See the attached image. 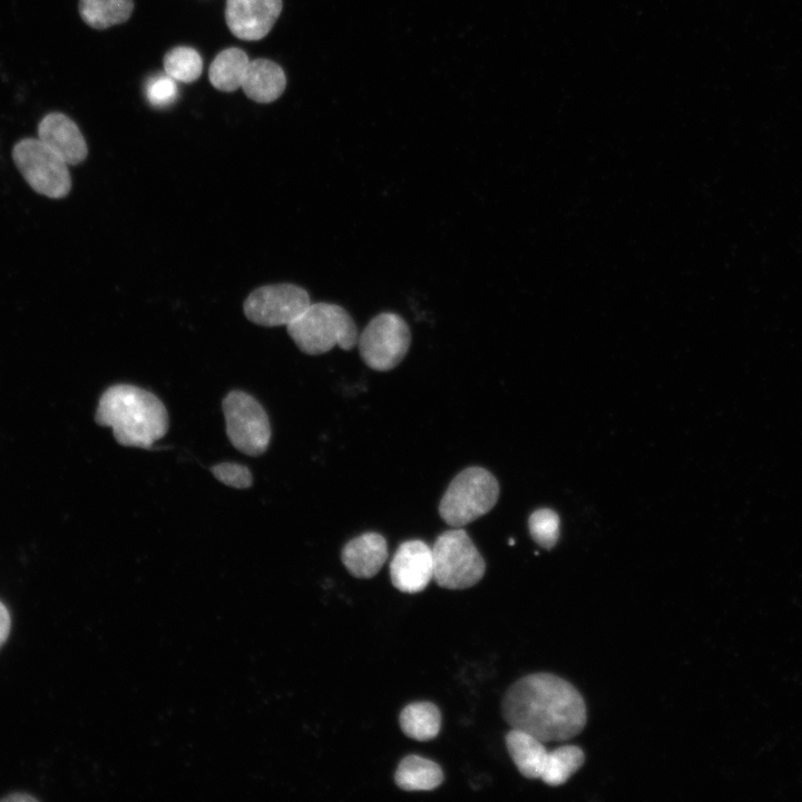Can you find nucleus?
I'll return each mask as SVG.
<instances>
[{"label": "nucleus", "mask_w": 802, "mask_h": 802, "mask_svg": "<svg viewBox=\"0 0 802 802\" xmlns=\"http://www.w3.org/2000/svg\"><path fill=\"white\" fill-rule=\"evenodd\" d=\"M502 715L511 728L541 742L566 741L585 727L586 704L577 688L550 673H535L514 683L502 700Z\"/></svg>", "instance_id": "f257e3e1"}, {"label": "nucleus", "mask_w": 802, "mask_h": 802, "mask_svg": "<svg viewBox=\"0 0 802 802\" xmlns=\"http://www.w3.org/2000/svg\"><path fill=\"white\" fill-rule=\"evenodd\" d=\"M95 419L99 426L111 428L115 440L125 447L150 449L168 429L164 403L131 384L109 387L99 399Z\"/></svg>", "instance_id": "f03ea898"}, {"label": "nucleus", "mask_w": 802, "mask_h": 802, "mask_svg": "<svg viewBox=\"0 0 802 802\" xmlns=\"http://www.w3.org/2000/svg\"><path fill=\"white\" fill-rule=\"evenodd\" d=\"M286 329L297 348L310 355L325 353L334 346L352 350L359 339L349 312L340 305L324 302L311 303Z\"/></svg>", "instance_id": "7ed1b4c3"}, {"label": "nucleus", "mask_w": 802, "mask_h": 802, "mask_svg": "<svg viewBox=\"0 0 802 802\" xmlns=\"http://www.w3.org/2000/svg\"><path fill=\"white\" fill-rule=\"evenodd\" d=\"M499 497L495 476L481 467H469L459 472L447 488L439 514L454 528L466 526L489 512Z\"/></svg>", "instance_id": "20e7f679"}, {"label": "nucleus", "mask_w": 802, "mask_h": 802, "mask_svg": "<svg viewBox=\"0 0 802 802\" xmlns=\"http://www.w3.org/2000/svg\"><path fill=\"white\" fill-rule=\"evenodd\" d=\"M433 579L447 589H466L483 577L486 564L477 547L460 528L442 532L432 547Z\"/></svg>", "instance_id": "39448f33"}, {"label": "nucleus", "mask_w": 802, "mask_h": 802, "mask_svg": "<svg viewBox=\"0 0 802 802\" xmlns=\"http://www.w3.org/2000/svg\"><path fill=\"white\" fill-rule=\"evenodd\" d=\"M11 155L17 169L36 193L53 199L69 194V165L38 137L18 140Z\"/></svg>", "instance_id": "423d86ee"}, {"label": "nucleus", "mask_w": 802, "mask_h": 802, "mask_svg": "<svg viewBox=\"0 0 802 802\" xmlns=\"http://www.w3.org/2000/svg\"><path fill=\"white\" fill-rule=\"evenodd\" d=\"M226 433L234 448L247 456L264 453L271 440L268 417L251 394L234 390L222 402Z\"/></svg>", "instance_id": "0eeeda50"}, {"label": "nucleus", "mask_w": 802, "mask_h": 802, "mask_svg": "<svg viewBox=\"0 0 802 802\" xmlns=\"http://www.w3.org/2000/svg\"><path fill=\"white\" fill-rule=\"evenodd\" d=\"M410 343L409 325L399 314L392 312L374 316L358 339L363 362L376 371L395 368L405 356Z\"/></svg>", "instance_id": "6e6552de"}, {"label": "nucleus", "mask_w": 802, "mask_h": 802, "mask_svg": "<svg viewBox=\"0 0 802 802\" xmlns=\"http://www.w3.org/2000/svg\"><path fill=\"white\" fill-rule=\"evenodd\" d=\"M311 304L309 293L294 284H272L254 290L244 302L245 316L262 326L288 325Z\"/></svg>", "instance_id": "1a4fd4ad"}, {"label": "nucleus", "mask_w": 802, "mask_h": 802, "mask_svg": "<svg viewBox=\"0 0 802 802\" xmlns=\"http://www.w3.org/2000/svg\"><path fill=\"white\" fill-rule=\"evenodd\" d=\"M390 577L402 593L422 591L433 579L432 548L421 540L401 544L390 563Z\"/></svg>", "instance_id": "9d476101"}, {"label": "nucleus", "mask_w": 802, "mask_h": 802, "mask_svg": "<svg viewBox=\"0 0 802 802\" xmlns=\"http://www.w3.org/2000/svg\"><path fill=\"white\" fill-rule=\"evenodd\" d=\"M281 10L282 0H227L225 20L235 37L260 40L271 31Z\"/></svg>", "instance_id": "9b49d317"}, {"label": "nucleus", "mask_w": 802, "mask_h": 802, "mask_svg": "<svg viewBox=\"0 0 802 802\" xmlns=\"http://www.w3.org/2000/svg\"><path fill=\"white\" fill-rule=\"evenodd\" d=\"M37 135L68 165H78L88 155L87 143L80 129L71 118L62 113L46 114L38 123Z\"/></svg>", "instance_id": "f8f14e48"}, {"label": "nucleus", "mask_w": 802, "mask_h": 802, "mask_svg": "<svg viewBox=\"0 0 802 802\" xmlns=\"http://www.w3.org/2000/svg\"><path fill=\"white\" fill-rule=\"evenodd\" d=\"M387 558V541L376 532H366L353 538L341 552L343 565L358 578H371L376 575Z\"/></svg>", "instance_id": "ddd939ff"}, {"label": "nucleus", "mask_w": 802, "mask_h": 802, "mask_svg": "<svg viewBox=\"0 0 802 802\" xmlns=\"http://www.w3.org/2000/svg\"><path fill=\"white\" fill-rule=\"evenodd\" d=\"M285 86V74L277 63L255 59L250 61L241 87L250 99L267 104L276 100Z\"/></svg>", "instance_id": "4468645a"}, {"label": "nucleus", "mask_w": 802, "mask_h": 802, "mask_svg": "<svg viewBox=\"0 0 802 802\" xmlns=\"http://www.w3.org/2000/svg\"><path fill=\"white\" fill-rule=\"evenodd\" d=\"M505 741L508 753L521 775L527 779H540L548 756L544 742L515 728L506 734Z\"/></svg>", "instance_id": "2eb2a0df"}, {"label": "nucleus", "mask_w": 802, "mask_h": 802, "mask_svg": "<svg viewBox=\"0 0 802 802\" xmlns=\"http://www.w3.org/2000/svg\"><path fill=\"white\" fill-rule=\"evenodd\" d=\"M394 782L404 791H431L443 782V772L431 760L408 755L399 763Z\"/></svg>", "instance_id": "dca6fc26"}, {"label": "nucleus", "mask_w": 802, "mask_h": 802, "mask_svg": "<svg viewBox=\"0 0 802 802\" xmlns=\"http://www.w3.org/2000/svg\"><path fill=\"white\" fill-rule=\"evenodd\" d=\"M248 63V57L242 49L227 48L213 60L208 70L209 81L221 91H235L242 86Z\"/></svg>", "instance_id": "f3484780"}, {"label": "nucleus", "mask_w": 802, "mask_h": 802, "mask_svg": "<svg viewBox=\"0 0 802 802\" xmlns=\"http://www.w3.org/2000/svg\"><path fill=\"white\" fill-rule=\"evenodd\" d=\"M402 732L417 741L434 739L441 727V713L430 702H415L407 705L399 717Z\"/></svg>", "instance_id": "a211bd4d"}, {"label": "nucleus", "mask_w": 802, "mask_h": 802, "mask_svg": "<svg viewBox=\"0 0 802 802\" xmlns=\"http://www.w3.org/2000/svg\"><path fill=\"white\" fill-rule=\"evenodd\" d=\"M133 0H79L80 18L91 28L106 29L128 20Z\"/></svg>", "instance_id": "6ab92c4d"}, {"label": "nucleus", "mask_w": 802, "mask_h": 802, "mask_svg": "<svg viewBox=\"0 0 802 802\" xmlns=\"http://www.w3.org/2000/svg\"><path fill=\"white\" fill-rule=\"evenodd\" d=\"M585 762L583 750L576 745H564L548 752L541 780L552 786L564 784Z\"/></svg>", "instance_id": "aec40b11"}, {"label": "nucleus", "mask_w": 802, "mask_h": 802, "mask_svg": "<svg viewBox=\"0 0 802 802\" xmlns=\"http://www.w3.org/2000/svg\"><path fill=\"white\" fill-rule=\"evenodd\" d=\"M164 69L176 81L193 82L203 71V60L195 49L176 47L165 55Z\"/></svg>", "instance_id": "412c9836"}, {"label": "nucleus", "mask_w": 802, "mask_h": 802, "mask_svg": "<svg viewBox=\"0 0 802 802\" xmlns=\"http://www.w3.org/2000/svg\"><path fill=\"white\" fill-rule=\"evenodd\" d=\"M559 517L548 508L534 511L528 520L532 539L546 549L552 548L559 539Z\"/></svg>", "instance_id": "4be33fe9"}, {"label": "nucleus", "mask_w": 802, "mask_h": 802, "mask_svg": "<svg viewBox=\"0 0 802 802\" xmlns=\"http://www.w3.org/2000/svg\"><path fill=\"white\" fill-rule=\"evenodd\" d=\"M178 96L176 80L167 74L151 77L146 85V97L154 107H167Z\"/></svg>", "instance_id": "5701e85b"}, {"label": "nucleus", "mask_w": 802, "mask_h": 802, "mask_svg": "<svg viewBox=\"0 0 802 802\" xmlns=\"http://www.w3.org/2000/svg\"><path fill=\"white\" fill-rule=\"evenodd\" d=\"M213 476L226 486L245 489L252 486V473L243 464L223 462L211 468Z\"/></svg>", "instance_id": "b1692460"}, {"label": "nucleus", "mask_w": 802, "mask_h": 802, "mask_svg": "<svg viewBox=\"0 0 802 802\" xmlns=\"http://www.w3.org/2000/svg\"><path fill=\"white\" fill-rule=\"evenodd\" d=\"M10 632V615L6 606L0 602V647L8 638Z\"/></svg>", "instance_id": "393cba45"}, {"label": "nucleus", "mask_w": 802, "mask_h": 802, "mask_svg": "<svg viewBox=\"0 0 802 802\" xmlns=\"http://www.w3.org/2000/svg\"><path fill=\"white\" fill-rule=\"evenodd\" d=\"M2 800L3 801H35L36 799L31 795H26L23 793H20L19 795L14 794L11 796H7Z\"/></svg>", "instance_id": "a878e982"}]
</instances>
